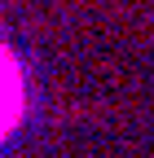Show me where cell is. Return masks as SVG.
Segmentation results:
<instances>
[{"instance_id": "1", "label": "cell", "mask_w": 154, "mask_h": 158, "mask_svg": "<svg viewBox=\"0 0 154 158\" xmlns=\"http://www.w3.org/2000/svg\"><path fill=\"white\" fill-rule=\"evenodd\" d=\"M18 75H13V62L5 53H0V136H5L13 127V118H18Z\"/></svg>"}]
</instances>
